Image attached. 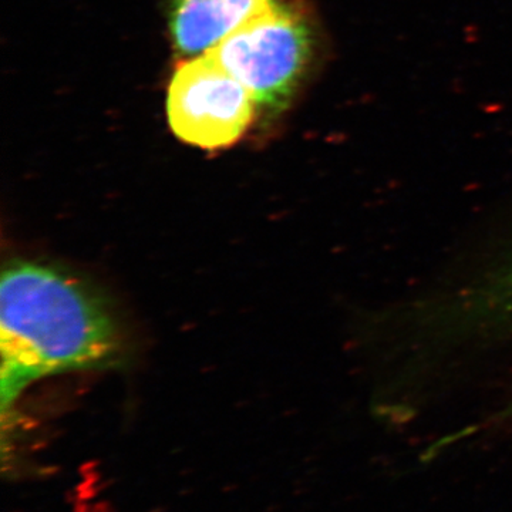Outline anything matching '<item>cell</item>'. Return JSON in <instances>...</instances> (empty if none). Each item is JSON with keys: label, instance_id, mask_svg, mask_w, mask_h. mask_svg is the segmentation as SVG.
<instances>
[{"label": "cell", "instance_id": "1", "mask_svg": "<svg viewBox=\"0 0 512 512\" xmlns=\"http://www.w3.org/2000/svg\"><path fill=\"white\" fill-rule=\"evenodd\" d=\"M0 352L6 412L40 377L119 365L124 343L113 312L83 279L15 259L0 281Z\"/></svg>", "mask_w": 512, "mask_h": 512}, {"label": "cell", "instance_id": "2", "mask_svg": "<svg viewBox=\"0 0 512 512\" xmlns=\"http://www.w3.org/2000/svg\"><path fill=\"white\" fill-rule=\"evenodd\" d=\"M312 46L305 16L272 0L208 52L247 87L255 106L278 111L301 84Z\"/></svg>", "mask_w": 512, "mask_h": 512}, {"label": "cell", "instance_id": "3", "mask_svg": "<svg viewBox=\"0 0 512 512\" xmlns=\"http://www.w3.org/2000/svg\"><path fill=\"white\" fill-rule=\"evenodd\" d=\"M254 107L247 87L210 52L181 64L168 89L170 126L191 146H231L247 130Z\"/></svg>", "mask_w": 512, "mask_h": 512}, {"label": "cell", "instance_id": "4", "mask_svg": "<svg viewBox=\"0 0 512 512\" xmlns=\"http://www.w3.org/2000/svg\"><path fill=\"white\" fill-rule=\"evenodd\" d=\"M272 0H173L171 35L184 55H201Z\"/></svg>", "mask_w": 512, "mask_h": 512}, {"label": "cell", "instance_id": "5", "mask_svg": "<svg viewBox=\"0 0 512 512\" xmlns=\"http://www.w3.org/2000/svg\"><path fill=\"white\" fill-rule=\"evenodd\" d=\"M495 282L504 298L512 305V252L507 258L497 265L495 269Z\"/></svg>", "mask_w": 512, "mask_h": 512}]
</instances>
